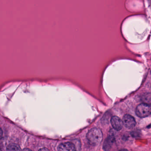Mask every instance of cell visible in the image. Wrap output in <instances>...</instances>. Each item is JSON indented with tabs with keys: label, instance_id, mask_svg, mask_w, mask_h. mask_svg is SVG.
<instances>
[{
	"label": "cell",
	"instance_id": "8992f818",
	"mask_svg": "<svg viewBox=\"0 0 151 151\" xmlns=\"http://www.w3.org/2000/svg\"><path fill=\"white\" fill-rule=\"evenodd\" d=\"M115 141V138L113 135H109L105 141L104 143L103 148L105 150L108 151L111 150L112 145Z\"/></svg>",
	"mask_w": 151,
	"mask_h": 151
},
{
	"label": "cell",
	"instance_id": "7a4b0ae2",
	"mask_svg": "<svg viewBox=\"0 0 151 151\" xmlns=\"http://www.w3.org/2000/svg\"><path fill=\"white\" fill-rule=\"evenodd\" d=\"M136 113L138 117L141 118H145L151 114V107L149 105L143 104L137 106L136 110Z\"/></svg>",
	"mask_w": 151,
	"mask_h": 151
},
{
	"label": "cell",
	"instance_id": "8fae6325",
	"mask_svg": "<svg viewBox=\"0 0 151 151\" xmlns=\"http://www.w3.org/2000/svg\"><path fill=\"white\" fill-rule=\"evenodd\" d=\"M118 151H128L126 149H121V150H119Z\"/></svg>",
	"mask_w": 151,
	"mask_h": 151
},
{
	"label": "cell",
	"instance_id": "3957f363",
	"mask_svg": "<svg viewBox=\"0 0 151 151\" xmlns=\"http://www.w3.org/2000/svg\"><path fill=\"white\" fill-rule=\"evenodd\" d=\"M122 121L124 126L129 129H133L136 125L135 119L130 114H127L124 115Z\"/></svg>",
	"mask_w": 151,
	"mask_h": 151
},
{
	"label": "cell",
	"instance_id": "277c9868",
	"mask_svg": "<svg viewBox=\"0 0 151 151\" xmlns=\"http://www.w3.org/2000/svg\"><path fill=\"white\" fill-rule=\"evenodd\" d=\"M111 123L113 129L117 131L121 130L124 125L123 121L120 118L116 116H113L111 118Z\"/></svg>",
	"mask_w": 151,
	"mask_h": 151
},
{
	"label": "cell",
	"instance_id": "9c48e42d",
	"mask_svg": "<svg viewBox=\"0 0 151 151\" xmlns=\"http://www.w3.org/2000/svg\"><path fill=\"white\" fill-rule=\"evenodd\" d=\"M39 151H50L48 149L46 148H43V149H40Z\"/></svg>",
	"mask_w": 151,
	"mask_h": 151
},
{
	"label": "cell",
	"instance_id": "52a82bcc",
	"mask_svg": "<svg viewBox=\"0 0 151 151\" xmlns=\"http://www.w3.org/2000/svg\"><path fill=\"white\" fill-rule=\"evenodd\" d=\"M142 101L144 104L151 105V93H147L143 94L141 98Z\"/></svg>",
	"mask_w": 151,
	"mask_h": 151
},
{
	"label": "cell",
	"instance_id": "7c38bea8",
	"mask_svg": "<svg viewBox=\"0 0 151 151\" xmlns=\"http://www.w3.org/2000/svg\"></svg>",
	"mask_w": 151,
	"mask_h": 151
},
{
	"label": "cell",
	"instance_id": "30bf717a",
	"mask_svg": "<svg viewBox=\"0 0 151 151\" xmlns=\"http://www.w3.org/2000/svg\"><path fill=\"white\" fill-rule=\"evenodd\" d=\"M22 151H32L31 150H29L28 149H25L22 150Z\"/></svg>",
	"mask_w": 151,
	"mask_h": 151
},
{
	"label": "cell",
	"instance_id": "ba28073f",
	"mask_svg": "<svg viewBox=\"0 0 151 151\" xmlns=\"http://www.w3.org/2000/svg\"><path fill=\"white\" fill-rule=\"evenodd\" d=\"M7 151H22L19 145L16 144H11L7 148Z\"/></svg>",
	"mask_w": 151,
	"mask_h": 151
},
{
	"label": "cell",
	"instance_id": "5b68a950",
	"mask_svg": "<svg viewBox=\"0 0 151 151\" xmlns=\"http://www.w3.org/2000/svg\"><path fill=\"white\" fill-rule=\"evenodd\" d=\"M58 151H76L75 145L73 143H64L59 145L58 148Z\"/></svg>",
	"mask_w": 151,
	"mask_h": 151
},
{
	"label": "cell",
	"instance_id": "6da1fadb",
	"mask_svg": "<svg viewBox=\"0 0 151 151\" xmlns=\"http://www.w3.org/2000/svg\"><path fill=\"white\" fill-rule=\"evenodd\" d=\"M87 139L90 143L96 146L101 143L103 139V134L101 129L94 128L88 132L87 135Z\"/></svg>",
	"mask_w": 151,
	"mask_h": 151
}]
</instances>
